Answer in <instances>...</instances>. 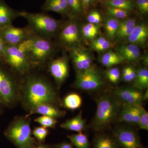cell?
Masks as SVG:
<instances>
[{
    "label": "cell",
    "mask_w": 148,
    "mask_h": 148,
    "mask_svg": "<svg viewBox=\"0 0 148 148\" xmlns=\"http://www.w3.org/2000/svg\"><path fill=\"white\" fill-rule=\"evenodd\" d=\"M58 103L55 90L46 80L31 75L27 77L24 88L23 104L28 110L40 104L55 106Z\"/></svg>",
    "instance_id": "6da1fadb"
},
{
    "label": "cell",
    "mask_w": 148,
    "mask_h": 148,
    "mask_svg": "<svg viewBox=\"0 0 148 148\" xmlns=\"http://www.w3.org/2000/svg\"><path fill=\"white\" fill-rule=\"evenodd\" d=\"M122 105L113 95H105L99 98L97 110L92 121L93 128L97 131L107 128L116 119Z\"/></svg>",
    "instance_id": "7a4b0ae2"
},
{
    "label": "cell",
    "mask_w": 148,
    "mask_h": 148,
    "mask_svg": "<svg viewBox=\"0 0 148 148\" xmlns=\"http://www.w3.org/2000/svg\"><path fill=\"white\" fill-rule=\"evenodd\" d=\"M21 16L27 20L35 34L48 39L56 37L64 23L43 13L21 12Z\"/></svg>",
    "instance_id": "3957f363"
},
{
    "label": "cell",
    "mask_w": 148,
    "mask_h": 148,
    "mask_svg": "<svg viewBox=\"0 0 148 148\" xmlns=\"http://www.w3.org/2000/svg\"><path fill=\"white\" fill-rule=\"evenodd\" d=\"M4 134L18 148H33L36 144V140L32 136L30 121L26 117L14 119Z\"/></svg>",
    "instance_id": "277c9868"
},
{
    "label": "cell",
    "mask_w": 148,
    "mask_h": 148,
    "mask_svg": "<svg viewBox=\"0 0 148 148\" xmlns=\"http://www.w3.org/2000/svg\"><path fill=\"white\" fill-rule=\"evenodd\" d=\"M34 36L16 45L5 44L3 62L22 75L30 73L28 53Z\"/></svg>",
    "instance_id": "5b68a950"
},
{
    "label": "cell",
    "mask_w": 148,
    "mask_h": 148,
    "mask_svg": "<svg viewBox=\"0 0 148 148\" xmlns=\"http://www.w3.org/2000/svg\"><path fill=\"white\" fill-rule=\"evenodd\" d=\"M55 46L51 40L35 35L28 53L31 67L40 66L50 60L55 53Z\"/></svg>",
    "instance_id": "8992f818"
},
{
    "label": "cell",
    "mask_w": 148,
    "mask_h": 148,
    "mask_svg": "<svg viewBox=\"0 0 148 148\" xmlns=\"http://www.w3.org/2000/svg\"><path fill=\"white\" fill-rule=\"evenodd\" d=\"M81 25L77 19L69 18L64 22L58 35L57 42L61 47L69 50L81 45L82 41L81 33Z\"/></svg>",
    "instance_id": "52a82bcc"
},
{
    "label": "cell",
    "mask_w": 148,
    "mask_h": 148,
    "mask_svg": "<svg viewBox=\"0 0 148 148\" xmlns=\"http://www.w3.org/2000/svg\"><path fill=\"white\" fill-rule=\"evenodd\" d=\"M105 81L96 66L82 72H77L74 85L81 90L95 91L103 88Z\"/></svg>",
    "instance_id": "ba28073f"
},
{
    "label": "cell",
    "mask_w": 148,
    "mask_h": 148,
    "mask_svg": "<svg viewBox=\"0 0 148 148\" xmlns=\"http://www.w3.org/2000/svg\"><path fill=\"white\" fill-rule=\"evenodd\" d=\"M0 35L6 45H16L36 35L29 26L18 28L10 25L0 31Z\"/></svg>",
    "instance_id": "9c48e42d"
},
{
    "label": "cell",
    "mask_w": 148,
    "mask_h": 148,
    "mask_svg": "<svg viewBox=\"0 0 148 148\" xmlns=\"http://www.w3.org/2000/svg\"><path fill=\"white\" fill-rule=\"evenodd\" d=\"M68 51L77 72L86 71L95 66L92 53L88 49L84 47L82 45Z\"/></svg>",
    "instance_id": "30bf717a"
},
{
    "label": "cell",
    "mask_w": 148,
    "mask_h": 148,
    "mask_svg": "<svg viewBox=\"0 0 148 148\" xmlns=\"http://www.w3.org/2000/svg\"><path fill=\"white\" fill-rule=\"evenodd\" d=\"M48 70L56 82L60 86L66 80L69 74V58L64 54L50 61Z\"/></svg>",
    "instance_id": "8fae6325"
},
{
    "label": "cell",
    "mask_w": 148,
    "mask_h": 148,
    "mask_svg": "<svg viewBox=\"0 0 148 148\" xmlns=\"http://www.w3.org/2000/svg\"><path fill=\"white\" fill-rule=\"evenodd\" d=\"M0 96L7 106L13 103L16 97L15 86L13 79L1 66Z\"/></svg>",
    "instance_id": "7c38bea8"
},
{
    "label": "cell",
    "mask_w": 148,
    "mask_h": 148,
    "mask_svg": "<svg viewBox=\"0 0 148 148\" xmlns=\"http://www.w3.org/2000/svg\"><path fill=\"white\" fill-rule=\"evenodd\" d=\"M113 95L122 104L142 105L143 94L134 87H121L115 89Z\"/></svg>",
    "instance_id": "4fadbf2b"
},
{
    "label": "cell",
    "mask_w": 148,
    "mask_h": 148,
    "mask_svg": "<svg viewBox=\"0 0 148 148\" xmlns=\"http://www.w3.org/2000/svg\"><path fill=\"white\" fill-rule=\"evenodd\" d=\"M114 135L120 145L124 148H140V139L137 133L132 130L120 127L114 132Z\"/></svg>",
    "instance_id": "5bb4252c"
},
{
    "label": "cell",
    "mask_w": 148,
    "mask_h": 148,
    "mask_svg": "<svg viewBox=\"0 0 148 148\" xmlns=\"http://www.w3.org/2000/svg\"><path fill=\"white\" fill-rule=\"evenodd\" d=\"M148 38V26L145 23H140L136 24L127 41L129 43L144 47L147 43Z\"/></svg>",
    "instance_id": "9a60e30c"
},
{
    "label": "cell",
    "mask_w": 148,
    "mask_h": 148,
    "mask_svg": "<svg viewBox=\"0 0 148 148\" xmlns=\"http://www.w3.org/2000/svg\"><path fill=\"white\" fill-rule=\"evenodd\" d=\"M139 106L140 105L122 104L119 115V121L138 125L140 114Z\"/></svg>",
    "instance_id": "2e32d148"
},
{
    "label": "cell",
    "mask_w": 148,
    "mask_h": 148,
    "mask_svg": "<svg viewBox=\"0 0 148 148\" xmlns=\"http://www.w3.org/2000/svg\"><path fill=\"white\" fill-rule=\"evenodd\" d=\"M21 12L9 6L4 1L0 0V31L12 24L16 18L21 16Z\"/></svg>",
    "instance_id": "e0dca14e"
},
{
    "label": "cell",
    "mask_w": 148,
    "mask_h": 148,
    "mask_svg": "<svg viewBox=\"0 0 148 148\" xmlns=\"http://www.w3.org/2000/svg\"><path fill=\"white\" fill-rule=\"evenodd\" d=\"M124 61L137 62L141 58V51L139 47L132 43L122 45L115 49Z\"/></svg>",
    "instance_id": "ac0fdd59"
},
{
    "label": "cell",
    "mask_w": 148,
    "mask_h": 148,
    "mask_svg": "<svg viewBox=\"0 0 148 148\" xmlns=\"http://www.w3.org/2000/svg\"><path fill=\"white\" fill-rule=\"evenodd\" d=\"M35 114H40L42 115L47 116L56 119L64 116L66 114V112L61 110L54 105L42 104L36 106L29 111V114L26 117H28Z\"/></svg>",
    "instance_id": "d6986e66"
},
{
    "label": "cell",
    "mask_w": 148,
    "mask_h": 148,
    "mask_svg": "<svg viewBox=\"0 0 148 148\" xmlns=\"http://www.w3.org/2000/svg\"><path fill=\"white\" fill-rule=\"evenodd\" d=\"M136 24V19L134 18L128 17L120 20L119 27L114 40L116 42L127 40Z\"/></svg>",
    "instance_id": "ffe728a7"
},
{
    "label": "cell",
    "mask_w": 148,
    "mask_h": 148,
    "mask_svg": "<svg viewBox=\"0 0 148 148\" xmlns=\"http://www.w3.org/2000/svg\"><path fill=\"white\" fill-rule=\"evenodd\" d=\"M86 121L83 118L82 112L71 119L68 120L60 125V127L67 130L82 132L85 129Z\"/></svg>",
    "instance_id": "44dd1931"
},
{
    "label": "cell",
    "mask_w": 148,
    "mask_h": 148,
    "mask_svg": "<svg viewBox=\"0 0 148 148\" xmlns=\"http://www.w3.org/2000/svg\"><path fill=\"white\" fill-rule=\"evenodd\" d=\"M121 56L116 51L108 50L99 58V62L103 66L110 68L124 62Z\"/></svg>",
    "instance_id": "7402d4cb"
},
{
    "label": "cell",
    "mask_w": 148,
    "mask_h": 148,
    "mask_svg": "<svg viewBox=\"0 0 148 148\" xmlns=\"http://www.w3.org/2000/svg\"><path fill=\"white\" fill-rule=\"evenodd\" d=\"M120 20L110 14H106L104 18V27L107 38L110 40L114 39L119 27Z\"/></svg>",
    "instance_id": "603a6c76"
},
{
    "label": "cell",
    "mask_w": 148,
    "mask_h": 148,
    "mask_svg": "<svg viewBox=\"0 0 148 148\" xmlns=\"http://www.w3.org/2000/svg\"><path fill=\"white\" fill-rule=\"evenodd\" d=\"M133 87L141 90L147 89L148 70L147 67L139 66L136 69V76L134 80Z\"/></svg>",
    "instance_id": "cb8c5ba5"
},
{
    "label": "cell",
    "mask_w": 148,
    "mask_h": 148,
    "mask_svg": "<svg viewBox=\"0 0 148 148\" xmlns=\"http://www.w3.org/2000/svg\"><path fill=\"white\" fill-rule=\"evenodd\" d=\"M81 33L82 40L91 41L97 38L100 32V25L87 23L81 26Z\"/></svg>",
    "instance_id": "d4e9b609"
},
{
    "label": "cell",
    "mask_w": 148,
    "mask_h": 148,
    "mask_svg": "<svg viewBox=\"0 0 148 148\" xmlns=\"http://www.w3.org/2000/svg\"><path fill=\"white\" fill-rule=\"evenodd\" d=\"M90 46L93 50L98 52L107 51L113 46L111 40L107 37H97L90 41Z\"/></svg>",
    "instance_id": "484cf974"
},
{
    "label": "cell",
    "mask_w": 148,
    "mask_h": 148,
    "mask_svg": "<svg viewBox=\"0 0 148 148\" xmlns=\"http://www.w3.org/2000/svg\"><path fill=\"white\" fill-rule=\"evenodd\" d=\"M102 3L106 7L122 9L130 11L135 10L132 0H103Z\"/></svg>",
    "instance_id": "4316f807"
},
{
    "label": "cell",
    "mask_w": 148,
    "mask_h": 148,
    "mask_svg": "<svg viewBox=\"0 0 148 148\" xmlns=\"http://www.w3.org/2000/svg\"><path fill=\"white\" fill-rule=\"evenodd\" d=\"M69 8V18L77 19L83 14L81 0H67Z\"/></svg>",
    "instance_id": "83f0119b"
},
{
    "label": "cell",
    "mask_w": 148,
    "mask_h": 148,
    "mask_svg": "<svg viewBox=\"0 0 148 148\" xmlns=\"http://www.w3.org/2000/svg\"><path fill=\"white\" fill-rule=\"evenodd\" d=\"M64 106L67 108L75 110L81 107L82 104V99L78 94L71 93L64 98Z\"/></svg>",
    "instance_id": "f1b7e54d"
},
{
    "label": "cell",
    "mask_w": 148,
    "mask_h": 148,
    "mask_svg": "<svg viewBox=\"0 0 148 148\" xmlns=\"http://www.w3.org/2000/svg\"><path fill=\"white\" fill-rule=\"evenodd\" d=\"M68 138L71 142L72 145L77 148H89V141L87 136L82 132L68 135Z\"/></svg>",
    "instance_id": "f546056e"
},
{
    "label": "cell",
    "mask_w": 148,
    "mask_h": 148,
    "mask_svg": "<svg viewBox=\"0 0 148 148\" xmlns=\"http://www.w3.org/2000/svg\"><path fill=\"white\" fill-rule=\"evenodd\" d=\"M95 147V148H118L115 140L105 135H101L97 138Z\"/></svg>",
    "instance_id": "4dcf8cb0"
},
{
    "label": "cell",
    "mask_w": 148,
    "mask_h": 148,
    "mask_svg": "<svg viewBox=\"0 0 148 148\" xmlns=\"http://www.w3.org/2000/svg\"><path fill=\"white\" fill-rule=\"evenodd\" d=\"M106 11L108 14L119 20L128 18L131 12L126 10L110 7H106Z\"/></svg>",
    "instance_id": "1f68e13d"
},
{
    "label": "cell",
    "mask_w": 148,
    "mask_h": 148,
    "mask_svg": "<svg viewBox=\"0 0 148 148\" xmlns=\"http://www.w3.org/2000/svg\"><path fill=\"white\" fill-rule=\"evenodd\" d=\"M35 121L41 125L42 127L48 128H54L58 123L57 120L52 117L42 115L35 119Z\"/></svg>",
    "instance_id": "d6a6232c"
},
{
    "label": "cell",
    "mask_w": 148,
    "mask_h": 148,
    "mask_svg": "<svg viewBox=\"0 0 148 148\" xmlns=\"http://www.w3.org/2000/svg\"><path fill=\"white\" fill-rule=\"evenodd\" d=\"M105 74L108 79L113 84H116L119 82L121 77V72L118 68L111 67L106 70Z\"/></svg>",
    "instance_id": "836d02e7"
},
{
    "label": "cell",
    "mask_w": 148,
    "mask_h": 148,
    "mask_svg": "<svg viewBox=\"0 0 148 148\" xmlns=\"http://www.w3.org/2000/svg\"><path fill=\"white\" fill-rule=\"evenodd\" d=\"M139 122L138 126L141 129L148 130V112L142 105L139 106Z\"/></svg>",
    "instance_id": "e575fe53"
},
{
    "label": "cell",
    "mask_w": 148,
    "mask_h": 148,
    "mask_svg": "<svg viewBox=\"0 0 148 148\" xmlns=\"http://www.w3.org/2000/svg\"><path fill=\"white\" fill-rule=\"evenodd\" d=\"M86 19L88 23L100 25L102 23L103 18L100 12L96 10H92L88 14Z\"/></svg>",
    "instance_id": "d590c367"
},
{
    "label": "cell",
    "mask_w": 148,
    "mask_h": 148,
    "mask_svg": "<svg viewBox=\"0 0 148 148\" xmlns=\"http://www.w3.org/2000/svg\"><path fill=\"white\" fill-rule=\"evenodd\" d=\"M49 133L47 128L41 126L35 127L32 134L39 142H43L45 140Z\"/></svg>",
    "instance_id": "8d00e7d4"
},
{
    "label": "cell",
    "mask_w": 148,
    "mask_h": 148,
    "mask_svg": "<svg viewBox=\"0 0 148 148\" xmlns=\"http://www.w3.org/2000/svg\"><path fill=\"white\" fill-rule=\"evenodd\" d=\"M134 5L142 15L148 13V0H135Z\"/></svg>",
    "instance_id": "74e56055"
},
{
    "label": "cell",
    "mask_w": 148,
    "mask_h": 148,
    "mask_svg": "<svg viewBox=\"0 0 148 148\" xmlns=\"http://www.w3.org/2000/svg\"><path fill=\"white\" fill-rule=\"evenodd\" d=\"M136 76V69L133 66H130L129 72L126 75L122 76L123 80L125 82L134 81Z\"/></svg>",
    "instance_id": "f35d334b"
},
{
    "label": "cell",
    "mask_w": 148,
    "mask_h": 148,
    "mask_svg": "<svg viewBox=\"0 0 148 148\" xmlns=\"http://www.w3.org/2000/svg\"><path fill=\"white\" fill-rule=\"evenodd\" d=\"M47 1L60 6L65 12L67 16L69 17V8L67 0H47Z\"/></svg>",
    "instance_id": "ab89813d"
},
{
    "label": "cell",
    "mask_w": 148,
    "mask_h": 148,
    "mask_svg": "<svg viewBox=\"0 0 148 148\" xmlns=\"http://www.w3.org/2000/svg\"><path fill=\"white\" fill-rule=\"evenodd\" d=\"M98 1L99 0H81L83 14L86 13L91 7L98 2Z\"/></svg>",
    "instance_id": "60d3db41"
},
{
    "label": "cell",
    "mask_w": 148,
    "mask_h": 148,
    "mask_svg": "<svg viewBox=\"0 0 148 148\" xmlns=\"http://www.w3.org/2000/svg\"><path fill=\"white\" fill-rule=\"evenodd\" d=\"M5 44L0 35V62H3Z\"/></svg>",
    "instance_id": "b9f144b4"
},
{
    "label": "cell",
    "mask_w": 148,
    "mask_h": 148,
    "mask_svg": "<svg viewBox=\"0 0 148 148\" xmlns=\"http://www.w3.org/2000/svg\"><path fill=\"white\" fill-rule=\"evenodd\" d=\"M55 147L56 148H73L71 144L66 142L58 144Z\"/></svg>",
    "instance_id": "7bdbcfd3"
},
{
    "label": "cell",
    "mask_w": 148,
    "mask_h": 148,
    "mask_svg": "<svg viewBox=\"0 0 148 148\" xmlns=\"http://www.w3.org/2000/svg\"><path fill=\"white\" fill-rule=\"evenodd\" d=\"M33 148H50L49 146L44 144H40L37 146H35Z\"/></svg>",
    "instance_id": "ee69618b"
},
{
    "label": "cell",
    "mask_w": 148,
    "mask_h": 148,
    "mask_svg": "<svg viewBox=\"0 0 148 148\" xmlns=\"http://www.w3.org/2000/svg\"><path fill=\"white\" fill-rule=\"evenodd\" d=\"M148 55H145V56L143 58V64H144V65L146 66V67H147V66H148Z\"/></svg>",
    "instance_id": "f6af8a7d"
},
{
    "label": "cell",
    "mask_w": 148,
    "mask_h": 148,
    "mask_svg": "<svg viewBox=\"0 0 148 148\" xmlns=\"http://www.w3.org/2000/svg\"><path fill=\"white\" fill-rule=\"evenodd\" d=\"M148 88L147 89V91L145 94H143V100H147L148 99Z\"/></svg>",
    "instance_id": "bcb514c9"
},
{
    "label": "cell",
    "mask_w": 148,
    "mask_h": 148,
    "mask_svg": "<svg viewBox=\"0 0 148 148\" xmlns=\"http://www.w3.org/2000/svg\"><path fill=\"white\" fill-rule=\"evenodd\" d=\"M0 104H3V105L6 106L5 102L3 100V99L1 98V96H0Z\"/></svg>",
    "instance_id": "7dc6e473"
},
{
    "label": "cell",
    "mask_w": 148,
    "mask_h": 148,
    "mask_svg": "<svg viewBox=\"0 0 148 148\" xmlns=\"http://www.w3.org/2000/svg\"><path fill=\"white\" fill-rule=\"evenodd\" d=\"M140 148H145V147H140Z\"/></svg>",
    "instance_id": "c3c4849f"
}]
</instances>
